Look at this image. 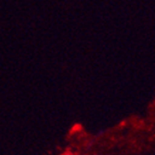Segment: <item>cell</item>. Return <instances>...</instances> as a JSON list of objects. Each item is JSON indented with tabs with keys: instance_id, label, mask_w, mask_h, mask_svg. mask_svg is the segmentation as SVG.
I'll list each match as a JSON object with an SVG mask.
<instances>
[]
</instances>
